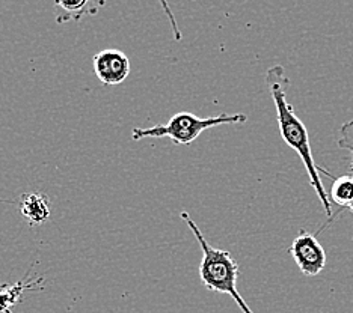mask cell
I'll use <instances>...</instances> for the list:
<instances>
[{
    "mask_svg": "<svg viewBox=\"0 0 353 313\" xmlns=\"http://www.w3.org/2000/svg\"><path fill=\"white\" fill-rule=\"evenodd\" d=\"M266 83L269 86V91L272 95V100L275 102L276 116H278V127L279 134L284 142L298 152L302 163L305 166V171L308 173V178L312 188L316 190L317 197L322 202L323 210L327 215V223L334 219L331 199H329V193L326 191L322 180L319 176L320 169L314 162V155H312L310 134L307 127L301 120V118L296 115V111L290 102L287 101V89L290 85L284 67L275 65L268 69L266 74Z\"/></svg>",
    "mask_w": 353,
    "mask_h": 313,
    "instance_id": "1",
    "label": "cell"
},
{
    "mask_svg": "<svg viewBox=\"0 0 353 313\" xmlns=\"http://www.w3.org/2000/svg\"><path fill=\"white\" fill-rule=\"evenodd\" d=\"M181 219L188 224L192 234L195 235L199 247H201L203 259L201 263H199V279H201L203 286L208 289V291L230 295L243 313H254L237 289V261L232 258L230 252L221 250V248H216L208 243L203 232L196 226V223L192 220L189 213L183 211Z\"/></svg>",
    "mask_w": 353,
    "mask_h": 313,
    "instance_id": "2",
    "label": "cell"
},
{
    "mask_svg": "<svg viewBox=\"0 0 353 313\" xmlns=\"http://www.w3.org/2000/svg\"><path fill=\"white\" fill-rule=\"evenodd\" d=\"M248 116L245 114H221L218 116L199 118L189 111H180L174 115L166 124H159L150 128H133L132 139H171L174 144H190L195 142L201 133L210 130V128L230 124H245Z\"/></svg>",
    "mask_w": 353,
    "mask_h": 313,
    "instance_id": "3",
    "label": "cell"
},
{
    "mask_svg": "<svg viewBox=\"0 0 353 313\" xmlns=\"http://www.w3.org/2000/svg\"><path fill=\"white\" fill-rule=\"evenodd\" d=\"M288 252L305 276L316 277L326 267L327 256L325 248L319 243L317 237L307 230L299 232V235L293 239Z\"/></svg>",
    "mask_w": 353,
    "mask_h": 313,
    "instance_id": "4",
    "label": "cell"
},
{
    "mask_svg": "<svg viewBox=\"0 0 353 313\" xmlns=\"http://www.w3.org/2000/svg\"><path fill=\"white\" fill-rule=\"evenodd\" d=\"M92 67L103 85H121L130 74L132 63L128 56L117 48H104L92 58Z\"/></svg>",
    "mask_w": 353,
    "mask_h": 313,
    "instance_id": "5",
    "label": "cell"
},
{
    "mask_svg": "<svg viewBox=\"0 0 353 313\" xmlns=\"http://www.w3.org/2000/svg\"><path fill=\"white\" fill-rule=\"evenodd\" d=\"M20 214L29 226H39L50 219V200L43 193H26L20 199Z\"/></svg>",
    "mask_w": 353,
    "mask_h": 313,
    "instance_id": "6",
    "label": "cell"
},
{
    "mask_svg": "<svg viewBox=\"0 0 353 313\" xmlns=\"http://www.w3.org/2000/svg\"><path fill=\"white\" fill-rule=\"evenodd\" d=\"M104 3H92L88 2V0H77V2H65V0H59V2H54L56 8V21L59 24L67 23L70 20L79 21L85 15H94L97 14L99 8Z\"/></svg>",
    "mask_w": 353,
    "mask_h": 313,
    "instance_id": "7",
    "label": "cell"
},
{
    "mask_svg": "<svg viewBox=\"0 0 353 313\" xmlns=\"http://www.w3.org/2000/svg\"><path fill=\"white\" fill-rule=\"evenodd\" d=\"M329 199L341 208H347L353 202V173L349 172L334 178Z\"/></svg>",
    "mask_w": 353,
    "mask_h": 313,
    "instance_id": "8",
    "label": "cell"
},
{
    "mask_svg": "<svg viewBox=\"0 0 353 313\" xmlns=\"http://www.w3.org/2000/svg\"><path fill=\"white\" fill-rule=\"evenodd\" d=\"M339 147L350 154V173H353V119L344 122L340 128Z\"/></svg>",
    "mask_w": 353,
    "mask_h": 313,
    "instance_id": "9",
    "label": "cell"
},
{
    "mask_svg": "<svg viewBox=\"0 0 353 313\" xmlns=\"http://www.w3.org/2000/svg\"><path fill=\"white\" fill-rule=\"evenodd\" d=\"M347 210H349V211L353 214V202H352V204L347 206Z\"/></svg>",
    "mask_w": 353,
    "mask_h": 313,
    "instance_id": "10",
    "label": "cell"
},
{
    "mask_svg": "<svg viewBox=\"0 0 353 313\" xmlns=\"http://www.w3.org/2000/svg\"><path fill=\"white\" fill-rule=\"evenodd\" d=\"M6 288H8V286H5V285H3V286H0V294H2Z\"/></svg>",
    "mask_w": 353,
    "mask_h": 313,
    "instance_id": "11",
    "label": "cell"
}]
</instances>
